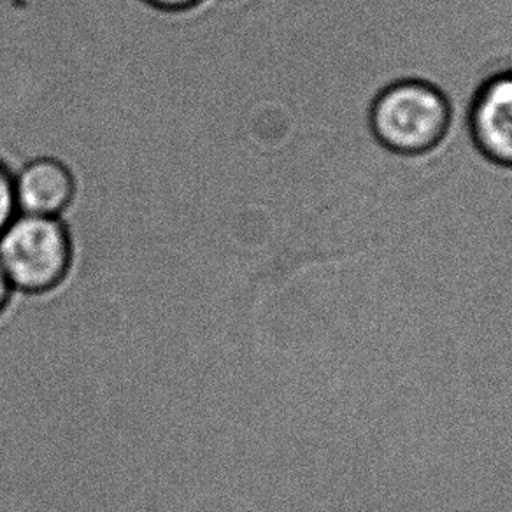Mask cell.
<instances>
[{
	"mask_svg": "<svg viewBox=\"0 0 512 512\" xmlns=\"http://www.w3.org/2000/svg\"><path fill=\"white\" fill-rule=\"evenodd\" d=\"M11 295H13V288L9 286L8 279L0 269V314L4 313V309L8 307Z\"/></svg>",
	"mask_w": 512,
	"mask_h": 512,
	"instance_id": "52a82bcc",
	"label": "cell"
},
{
	"mask_svg": "<svg viewBox=\"0 0 512 512\" xmlns=\"http://www.w3.org/2000/svg\"><path fill=\"white\" fill-rule=\"evenodd\" d=\"M72 262V237L60 218L18 213L0 234V269L13 292H53L69 276Z\"/></svg>",
	"mask_w": 512,
	"mask_h": 512,
	"instance_id": "7a4b0ae2",
	"label": "cell"
},
{
	"mask_svg": "<svg viewBox=\"0 0 512 512\" xmlns=\"http://www.w3.org/2000/svg\"><path fill=\"white\" fill-rule=\"evenodd\" d=\"M18 213L60 218L76 197V179L57 158L32 160L13 176Z\"/></svg>",
	"mask_w": 512,
	"mask_h": 512,
	"instance_id": "277c9868",
	"label": "cell"
},
{
	"mask_svg": "<svg viewBox=\"0 0 512 512\" xmlns=\"http://www.w3.org/2000/svg\"><path fill=\"white\" fill-rule=\"evenodd\" d=\"M18 214L13 174L0 164V234Z\"/></svg>",
	"mask_w": 512,
	"mask_h": 512,
	"instance_id": "5b68a950",
	"label": "cell"
},
{
	"mask_svg": "<svg viewBox=\"0 0 512 512\" xmlns=\"http://www.w3.org/2000/svg\"><path fill=\"white\" fill-rule=\"evenodd\" d=\"M467 125L472 143L488 162L512 169V64L477 86Z\"/></svg>",
	"mask_w": 512,
	"mask_h": 512,
	"instance_id": "3957f363",
	"label": "cell"
},
{
	"mask_svg": "<svg viewBox=\"0 0 512 512\" xmlns=\"http://www.w3.org/2000/svg\"><path fill=\"white\" fill-rule=\"evenodd\" d=\"M451 123L448 95L425 79H399L370 104L369 125L377 143L402 157H420L439 148Z\"/></svg>",
	"mask_w": 512,
	"mask_h": 512,
	"instance_id": "6da1fadb",
	"label": "cell"
},
{
	"mask_svg": "<svg viewBox=\"0 0 512 512\" xmlns=\"http://www.w3.org/2000/svg\"><path fill=\"white\" fill-rule=\"evenodd\" d=\"M150 6L160 11H169V13H178V11H188V9L197 8L204 0H146Z\"/></svg>",
	"mask_w": 512,
	"mask_h": 512,
	"instance_id": "8992f818",
	"label": "cell"
}]
</instances>
